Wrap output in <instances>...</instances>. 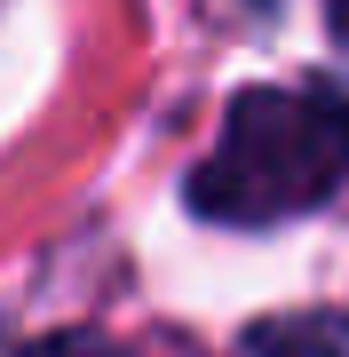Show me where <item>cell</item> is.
<instances>
[{
	"label": "cell",
	"mask_w": 349,
	"mask_h": 357,
	"mask_svg": "<svg viewBox=\"0 0 349 357\" xmlns=\"http://www.w3.org/2000/svg\"><path fill=\"white\" fill-rule=\"evenodd\" d=\"M16 357H127V349H119L111 333L72 326V333H48V342H32V349H16Z\"/></svg>",
	"instance_id": "obj_3"
},
{
	"label": "cell",
	"mask_w": 349,
	"mask_h": 357,
	"mask_svg": "<svg viewBox=\"0 0 349 357\" xmlns=\"http://www.w3.org/2000/svg\"><path fill=\"white\" fill-rule=\"evenodd\" d=\"M325 16H334V32L349 40V0H325Z\"/></svg>",
	"instance_id": "obj_4"
},
{
	"label": "cell",
	"mask_w": 349,
	"mask_h": 357,
	"mask_svg": "<svg viewBox=\"0 0 349 357\" xmlns=\"http://www.w3.org/2000/svg\"><path fill=\"white\" fill-rule=\"evenodd\" d=\"M341 175H349V103L318 88H246L191 175V206L207 222L262 230L318 206Z\"/></svg>",
	"instance_id": "obj_1"
},
{
	"label": "cell",
	"mask_w": 349,
	"mask_h": 357,
	"mask_svg": "<svg viewBox=\"0 0 349 357\" xmlns=\"http://www.w3.org/2000/svg\"><path fill=\"white\" fill-rule=\"evenodd\" d=\"M254 357H341V342H334L325 326L294 318V326H262V333H254Z\"/></svg>",
	"instance_id": "obj_2"
}]
</instances>
